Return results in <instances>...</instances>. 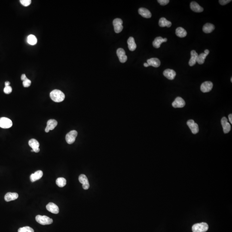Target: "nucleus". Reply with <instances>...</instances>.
Masks as SVG:
<instances>
[{"label": "nucleus", "mask_w": 232, "mask_h": 232, "mask_svg": "<svg viewBox=\"0 0 232 232\" xmlns=\"http://www.w3.org/2000/svg\"><path fill=\"white\" fill-rule=\"evenodd\" d=\"M51 99L55 102H60L65 99V95L63 92L58 89L53 90L50 93Z\"/></svg>", "instance_id": "obj_1"}, {"label": "nucleus", "mask_w": 232, "mask_h": 232, "mask_svg": "<svg viewBox=\"0 0 232 232\" xmlns=\"http://www.w3.org/2000/svg\"><path fill=\"white\" fill-rule=\"evenodd\" d=\"M36 221L38 223L43 225H51L53 223V220L52 218L45 215H38L36 216Z\"/></svg>", "instance_id": "obj_2"}, {"label": "nucleus", "mask_w": 232, "mask_h": 232, "mask_svg": "<svg viewBox=\"0 0 232 232\" xmlns=\"http://www.w3.org/2000/svg\"><path fill=\"white\" fill-rule=\"evenodd\" d=\"M208 229V225L204 222L195 224L192 227L193 232H205L207 231Z\"/></svg>", "instance_id": "obj_3"}, {"label": "nucleus", "mask_w": 232, "mask_h": 232, "mask_svg": "<svg viewBox=\"0 0 232 232\" xmlns=\"http://www.w3.org/2000/svg\"><path fill=\"white\" fill-rule=\"evenodd\" d=\"M13 126L12 121L7 117L0 118V127L3 129H8Z\"/></svg>", "instance_id": "obj_4"}, {"label": "nucleus", "mask_w": 232, "mask_h": 232, "mask_svg": "<svg viewBox=\"0 0 232 232\" xmlns=\"http://www.w3.org/2000/svg\"><path fill=\"white\" fill-rule=\"evenodd\" d=\"M77 135V132L76 130H72L66 135V139L67 143L72 144L74 143Z\"/></svg>", "instance_id": "obj_5"}, {"label": "nucleus", "mask_w": 232, "mask_h": 232, "mask_svg": "<svg viewBox=\"0 0 232 232\" xmlns=\"http://www.w3.org/2000/svg\"><path fill=\"white\" fill-rule=\"evenodd\" d=\"M113 25L114 26V31L116 33H119L122 32L123 29V26H122V20L119 18H116L114 19L113 21Z\"/></svg>", "instance_id": "obj_6"}, {"label": "nucleus", "mask_w": 232, "mask_h": 232, "mask_svg": "<svg viewBox=\"0 0 232 232\" xmlns=\"http://www.w3.org/2000/svg\"><path fill=\"white\" fill-rule=\"evenodd\" d=\"M213 86V84L212 82L206 81L203 83L201 85L200 89L203 93H208L211 91L212 89Z\"/></svg>", "instance_id": "obj_7"}, {"label": "nucleus", "mask_w": 232, "mask_h": 232, "mask_svg": "<svg viewBox=\"0 0 232 232\" xmlns=\"http://www.w3.org/2000/svg\"><path fill=\"white\" fill-rule=\"evenodd\" d=\"M187 126H188L192 133L193 134H196L199 132V128L198 124L194 122L193 120H190L187 122Z\"/></svg>", "instance_id": "obj_8"}, {"label": "nucleus", "mask_w": 232, "mask_h": 232, "mask_svg": "<svg viewBox=\"0 0 232 232\" xmlns=\"http://www.w3.org/2000/svg\"><path fill=\"white\" fill-rule=\"evenodd\" d=\"M221 125L223 129V131L225 134L228 133L231 130V124L228 122V120L226 117H223L221 120Z\"/></svg>", "instance_id": "obj_9"}, {"label": "nucleus", "mask_w": 232, "mask_h": 232, "mask_svg": "<svg viewBox=\"0 0 232 232\" xmlns=\"http://www.w3.org/2000/svg\"><path fill=\"white\" fill-rule=\"evenodd\" d=\"M79 181L82 184L83 188L84 190H88L89 187V184L87 178L85 175L81 174L79 176Z\"/></svg>", "instance_id": "obj_10"}, {"label": "nucleus", "mask_w": 232, "mask_h": 232, "mask_svg": "<svg viewBox=\"0 0 232 232\" xmlns=\"http://www.w3.org/2000/svg\"><path fill=\"white\" fill-rule=\"evenodd\" d=\"M185 105V100L180 97H177L172 104V106L175 108H181L184 107Z\"/></svg>", "instance_id": "obj_11"}, {"label": "nucleus", "mask_w": 232, "mask_h": 232, "mask_svg": "<svg viewBox=\"0 0 232 232\" xmlns=\"http://www.w3.org/2000/svg\"><path fill=\"white\" fill-rule=\"evenodd\" d=\"M116 54L119 58V60L121 63H124L127 60V57L124 49L122 48H119L116 51Z\"/></svg>", "instance_id": "obj_12"}, {"label": "nucleus", "mask_w": 232, "mask_h": 232, "mask_svg": "<svg viewBox=\"0 0 232 232\" xmlns=\"http://www.w3.org/2000/svg\"><path fill=\"white\" fill-rule=\"evenodd\" d=\"M28 145L30 147L32 148L33 152L35 153H39L40 150L39 148L40 144L39 141L35 139H31L29 141Z\"/></svg>", "instance_id": "obj_13"}, {"label": "nucleus", "mask_w": 232, "mask_h": 232, "mask_svg": "<svg viewBox=\"0 0 232 232\" xmlns=\"http://www.w3.org/2000/svg\"><path fill=\"white\" fill-rule=\"evenodd\" d=\"M58 122L56 120L54 119H50L47 122V126L45 129V132L48 133L50 130L54 129L57 126Z\"/></svg>", "instance_id": "obj_14"}, {"label": "nucleus", "mask_w": 232, "mask_h": 232, "mask_svg": "<svg viewBox=\"0 0 232 232\" xmlns=\"http://www.w3.org/2000/svg\"><path fill=\"white\" fill-rule=\"evenodd\" d=\"M46 208L49 212L52 213L57 214L59 213V208L57 205H55L53 202H49L46 206Z\"/></svg>", "instance_id": "obj_15"}, {"label": "nucleus", "mask_w": 232, "mask_h": 232, "mask_svg": "<svg viewBox=\"0 0 232 232\" xmlns=\"http://www.w3.org/2000/svg\"><path fill=\"white\" fill-rule=\"evenodd\" d=\"M163 75L167 79L170 80L174 79L176 76V73L175 71L172 69H167L165 70L163 72Z\"/></svg>", "instance_id": "obj_16"}, {"label": "nucleus", "mask_w": 232, "mask_h": 232, "mask_svg": "<svg viewBox=\"0 0 232 232\" xmlns=\"http://www.w3.org/2000/svg\"><path fill=\"white\" fill-rule=\"evenodd\" d=\"M43 175V172L41 170L36 171L34 174H32L30 176V180L32 182H34L36 181L41 179Z\"/></svg>", "instance_id": "obj_17"}, {"label": "nucleus", "mask_w": 232, "mask_h": 232, "mask_svg": "<svg viewBox=\"0 0 232 232\" xmlns=\"http://www.w3.org/2000/svg\"><path fill=\"white\" fill-rule=\"evenodd\" d=\"M19 197V195L16 193L8 192L4 196V200L6 202H10L16 200Z\"/></svg>", "instance_id": "obj_18"}, {"label": "nucleus", "mask_w": 232, "mask_h": 232, "mask_svg": "<svg viewBox=\"0 0 232 232\" xmlns=\"http://www.w3.org/2000/svg\"><path fill=\"white\" fill-rule=\"evenodd\" d=\"M190 7L193 11L196 13H201L204 10L203 8L201 7L196 2H192L190 4Z\"/></svg>", "instance_id": "obj_19"}, {"label": "nucleus", "mask_w": 232, "mask_h": 232, "mask_svg": "<svg viewBox=\"0 0 232 232\" xmlns=\"http://www.w3.org/2000/svg\"><path fill=\"white\" fill-rule=\"evenodd\" d=\"M191 58L189 61V65L190 66H193L195 65L197 62V58H198V54L196 51L193 50L191 51Z\"/></svg>", "instance_id": "obj_20"}, {"label": "nucleus", "mask_w": 232, "mask_h": 232, "mask_svg": "<svg viewBox=\"0 0 232 232\" xmlns=\"http://www.w3.org/2000/svg\"><path fill=\"white\" fill-rule=\"evenodd\" d=\"M167 41V39H163L161 37H158L154 39L153 42V45L156 48H159L160 47L161 44L163 42H166Z\"/></svg>", "instance_id": "obj_21"}, {"label": "nucleus", "mask_w": 232, "mask_h": 232, "mask_svg": "<svg viewBox=\"0 0 232 232\" xmlns=\"http://www.w3.org/2000/svg\"><path fill=\"white\" fill-rule=\"evenodd\" d=\"M139 13L142 17L146 18H150L152 15L150 11L145 8H140L139 9Z\"/></svg>", "instance_id": "obj_22"}, {"label": "nucleus", "mask_w": 232, "mask_h": 232, "mask_svg": "<svg viewBox=\"0 0 232 232\" xmlns=\"http://www.w3.org/2000/svg\"><path fill=\"white\" fill-rule=\"evenodd\" d=\"M147 63L149 66H152L155 68L159 67L161 64L160 60L156 58H151L147 60Z\"/></svg>", "instance_id": "obj_23"}, {"label": "nucleus", "mask_w": 232, "mask_h": 232, "mask_svg": "<svg viewBox=\"0 0 232 232\" xmlns=\"http://www.w3.org/2000/svg\"><path fill=\"white\" fill-rule=\"evenodd\" d=\"M214 28L215 27L214 25L211 23H207L203 26L202 30L205 33H210L214 30Z\"/></svg>", "instance_id": "obj_24"}, {"label": "nucleus", "mask_w": 232, "mask_h": 232, "mask_svg": "<svg viewBox=\"0 0 232 232\" xmlns=\"http://www.w3.org/2000/svg\"><path fill=\"white\" fill-rule=\"evenodd\" d=\"M127 43L129 49L130 51H133L136 49L137 46L135 41L133 37H129Z\"/></svg>", "instance_id": "obj_25"}, {"label": "nucleus", "mask_w": 232, "mask_h": 232, "mask_svg": "<svg viewBox=\"0 0 232 232\" xmlns=\"http://www.w3.org/2000/svg\"><path fill=\"white\" fill-rule=\"evenodd\" d=\"M159 25L161 27H167L169 28L172 26V23L171 22L167 20L166 18L162 17L160 18L159 20Z\"/></svg>", "instance_id": "obj_26"}, {"label": "nucleus", "mask_w": 232, "mask_h": 232, "mask_svg": "<svg viewBox=\"0 0 232 232\" xmlns=\"http://www.w3.org/2000/svg\"><path fill=\"white\" fill-rule=\"evenodd\" d=\"M175 34L180 38H185L187 35L186 31L182 27H179L176 29Z\"/></svg>", "instance_id": "obj_27"}, {"label": "nucleus", "mask_w": 232, "mask_h": 232, "mask_svg": "<svg viewBox=\"0 0 232 232\" xmlns=\"http://www.w3.org/2000/svg\"><path fill=\"white\" fill-rule=\"evenodd\" d=\"M66 180L64 178H59L56 179V184L59 187H63L66 185Z\"/></svg>", "instance_id": "obj_28"}, {"label": "nucleus", "mask_w": 232, "mask_h": 232, "mask_svg": "<svg viewBox=\"0 0 232 232\" xmlns=\"http://www.w3.org/2000/svg\"><path fill=\"white\" fill-rule=\"evenodd\" d=\"M208 54L206 53H202L200 55H198V58H197V62L198 64H203L205 62V59L207 56Z\"/></svg>", "instance_id": "obj_29"}, {"label": "nucleus", "mask_w": 232, "mask_h": 232, "mask_svg": "<svg viewBox=\"0 0 232 232\" xmlns=\"http://www.w3.org/2000/svg\"><path fill=\"white\" fill-rule=\"evenodd\" d=\"M27 42L30 45H35L37 43V38L34 35L30 34L28 37Z\"/></svg>", "instance_id": "obj_30"}, {"label": "nucleus", "mask_w": 232, "mask_h": 232, "mask_svg": "<svg viewBox=\"0 0 232 232\" xmlns=\"http://www.w3.org/2000/svg\"><path fill=\"white\" fill-rule=\"evenodd\" d=\"M18 232H34V230L30 227L26 226L19 228Z\"/></svg>", "instance_id": "obj_31"}, {"label": "nucleus", "mask_w": 232, "mask_h": 232, "mask_svg": "<svg viewBox=\"0 0 232 232\" xmlns=\"http://www.w3.org/2000/svg\"><path fill=\"white\" fill-rule=\"evenodd\" d=\"M20 2L23 6H25V7H27V6L30 5L32 1L31 0H20Z\"/></svg>", "instance_id": "obj_32"}, {"label": "nucleus", "mask_w": 232, "mask_h": 232, "mask_svg": "<svg viewBox=\"0 0 232 232\" xmlns=\"http://www.w3.org/2000/svg\"><path fill=\"white\" fill-rule=\"evenodd\" d=\"M31 81L30 80L27 78L26 80L23 81V85L25 87H30L31 84Z\"/></svg>", "instance_id": "obj_33"}, {"label": "nucleus", "mask_w": 232, "mask_h": 232, "mask_svg": "<svg viewBox=\"0 0 232 232\" xmlns=\"http://www.w3.org/2000/svg\"><path fill=\"white\" fill-rule=\"evenodd\" d=\"M3 92L5 94H9L12 92V88L10 86L5 87L3 89Z\"/></svg>", "instance_id": "obj_34"}, {"label": "nucleus", "mask_w": 232, "mask_h": 232, "mask_svg": "<svg viewBox=\"0 0 232 232\" xmlns=\"http://www.w3.org/2000/svg\"><path fill=\"white\" fill-rule=\"evenodd\" d=\"M157 1L160 3V5H162V6L167 5L169 2V0H158Z\"/></svg>", "instance_id": "obj_35"}, {"label": "nucleus", "mask_w": 232, "mask_h": 232, "mask_svg": "<svg viewBox=\"0 0 232 232\" xmlns=\"http://www.w3.org/2000/svg\"><path fill=\"white\" fill-rule=\"evenodd\" d=\"M231 1H231V0H220V1H219V3H220L221 5H225L227 4V3H229L231 2Z\"/></svg>", "instance_id": "obj_36"}, {"label": "nucleus", "mask_w": 232, "mask_h": 232, "mask_svg": "<svg viewBox=\"0 0 232 232\" xmlns=\"http://www.w3.org/2000/svg\"><path fill=\"white\" fill-rule=\"evenodd\" d=\"M26 76V74H22L21 76V80H22L24 81L25 80L27 79Z\"/></svg>", "instance_id": "obj_37"}, {"label": "nucleus", "mask_w": 232, "mask_h": 232, "mask_svg": "<svg viewBox=\"0 0 232 232\" xmlns=\"http://www.w3.org/2000/svg\"><path fill=\"white\" fill-rule=\"evenodd\" d=\"M228 117H229V121L231 122V124H232V114H229Z\"/></svg>", "instance_id": "obj_38"}, {"label": "nucleus", "mask_w": 232, "mask_h": 232, "mask_svg": "<svg viewBox=\"0 0 232 232\" xmlns=\"http://www.w3.org/2000/svg\"><path fill=\"white\" fill-rule=\"evenodd\" d=\"M9 85H10V82H9L7 81L5 83V87H8V86H9Z\"/></svg>", "instance_id": "obj_39"}, {"label": "nucleus", "mask_w": 232, "mask_h": 232, "mask_svg": "<svg viewBox=\"0 0 232 232\" xmlns=\"http://www.w3.org/2000/svg\"><path fill=\"white\" fill-rule=\"evenodd\" d=\"M144 66L145 67H148V66H149V65H148L147 63H144Z\"/></svg>", "instance_id": "obj_40"}, {"label": "nucleus", "mask_w": 232, "mask_h": 232, "mask_svg": "<svg viewBox=\"0 0 232 232\" xmlns=\"http://www.w3.org/2000/svg\"><path fill=\"white\" fill-rule=\"evenodd\" d=\"M231 82H232V77H231Z\"/></svg>", "instance_id": "obj_41"}]
</instances>
